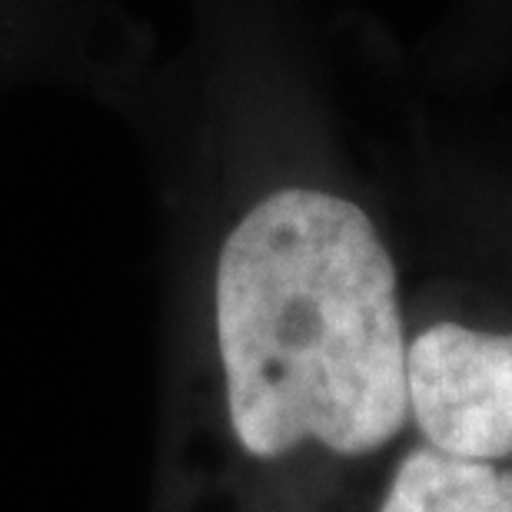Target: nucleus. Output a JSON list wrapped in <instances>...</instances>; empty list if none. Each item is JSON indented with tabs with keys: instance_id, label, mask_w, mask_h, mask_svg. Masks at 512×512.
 <instances>
[{
	"instance_id": "obj_1",
	"label": "nucleus",
	"mask_w": 512,
	"mask_h": 512,
	"mask_svg": "<svg viewBox=\"0 0 512 512\" xmlns=\"http://www.w3.org/2000/svg\"><path fill=\"white\" fill-rule=\"evenodd\" d=\"M213 326L230 433L250 459L383 449L409 416L396 266L356 203L276 190L223 240Z\"/></svg>"
},
{
	"instance_id": "obj_2",
	"label": "nucleus",
	"mask_w": 512,
	"mask_h": 512,
	"mask_svg": "<svg viewBox=\"0 0 512 512\" xmlns=\"http://www.w3.org/2000/svg\"><path fill=\"white\" fill-rule=\"evenodd\" d=\"M406 396L429 446L493 463L512 453V333L436 323L406 346Z\"/></svg>"
},
{
	"instance_id": "obj_3",
	"label": "nucleus",
	"mask_w": 512,
	"mask_h": 512,
	"mask_svg": "<svg viewBox=\"0 0 512 512\" xmlns=\"http://www.w3.org/2000/svg\"><path fill=\"white\" fill-rule=\"evenodd\" d=\"M380 512H512V469L413 449L396 466Z\"/></svg>"
}]
</instances>
